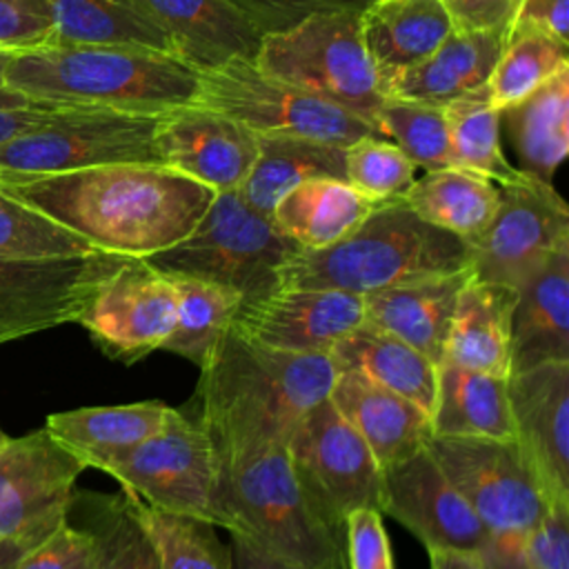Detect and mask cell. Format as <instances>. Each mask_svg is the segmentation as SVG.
<instances>
[{
  "label": "cell",
  "mask_w": 569,
  "mask_h": 569,
  "mask_svg": "<svg viewBox=\"0 0 569 569\" xmlns=\"http://www.w3.org/2000/svg\"><path fill=\"white\" fill-rule=\"evenodd\" d=\"M0 189L82 236L98 251L127 258H149L180 242L216 196L160 162L2 178Z\"/></svg>",
  "instance_id": "obj_1"
},
{
  "label": "cell",
  "mask_w": 569,
  "mask_h": 569,
  "mask_svg": "<svg viewBox=\"0 0 569 569\" xmlns=\"http://www.w3.org/2000/svg\"><path fill=\"white\" fill-rule=\"evenodd\" d=\"M336 376L329 353L267 347L231 325L200 369L193 400L218 449L289 442Z\"/></svg>",
  "instance_id": "obj_2"
},
{
  "label": "cell",
  "mask_w": 569,
  "mask_h": 569,
  "mask_svg": "<svg viewBox=\"0 0 569 569\" xmlns=\"http://www.w3.org/2000/svg\"><path fill=\"white\" fill-rule=\"evenodd\" d=\"M4 87L33 102L158 116L196 98L198 71L173 56L109 44H56L11 53Z\"/></svg>",
  "instance_id": "obj_3"
},
{
  "label": "cell",
  "mask_w": 569,
  "mask_h": 569,
  "mask_svg": "<svg viewBox=\"0 0 569 569\" xmlns=\"http://www.w3.org/2000/svg\"><path fill=\"white\" fill-rule=\"evenodd\" d=\"M471 262L467 240L425 222L402 198H391L338 242L296 251L280 267L278 284L367 296L398 282L471 269Z\"/></svg>",
  "instance_id": "obj_4"
},
{
  "label": "cell",
  "mask_w": 569,
  "mask_h": 569,
  "mask_svg": "<svg viewBox=\"0 0 569 569\" xmlns=\"http://www.w3.org/2000/svg\"><path fill=\"white\" fill-rule=\"evenodd\" d=\"M218 456L229 536L298 567L322 569L345 560V531L327 525L302 491L289 442L218 449Z\"/></svg>",
  "instance_id": "obj_5"
},
{
  "label": "cell",
  "mask_w": 569,
  "mask_h": 569,
  "mask_svg": "<svg viewBox=\"0 0 569 569\" xmlns=\"http://www.w3.org/2000/svg\"><path fill=\"white\" fill-rule=\"evenodd\" d=\"M296 251L300 247L278 231L271 216L229 189L216 191L189 236L144 260L167 276L227 287L247 302L280 289L278 271Z\"/></svg>",
  "instance_id": "obj_6"
},
{
  "label": "cell",
  "mask_w": 569,
  "mask_h": 569,
  "mask_svg": "<svg viewBox=\"0 0 569 569\" xmlns=\"http://www.w3.org/2000/svg\"><path fill=\"white\" fill-rule=\"evenodd\" d=\"M253 62L378 131V111L387 96L362 42L360 11L313 16L289 31L264 36Z\"/></svg>",
  "instance_id": "obj_7"
},
{
  "label": "cell",
  "mask_w": 569,
  "mask_h": 569,
  "mask_svg": "<svg viewBox=\"0 0 569 569\" xmlns=\"http://www.w3.org/2000/svg\"><path fill=\"white\" fill-rule=\"evenodd\" d=\"M102 471L149 507L196 516L224 529L220 456L196 400L173 407L162 429Z\"/></svg>",
  "instance_id": "obj_8"
},
{
  "label": "cell",
  "mask_w": 569,
  "mask_h": 569,
  "mask_svg": "<svg viewBox=\"0 0 569 569\" xmlns=\"http://www.w3.org/2000/svg\"><path fill=\"white\" fill-rule=\"evenodd\" d=\"M158 116L53 104L36 127L0 147V180L113 162H158L153 151Z\"/></svg>",
  "instance_id": "obj_9"
},
{
  "label": "cell",
  "mask_w": 569,
  "mask_h": 569,
  "mask_svg": "<svg viewBox=\"0 0 569 569\" xmlns=\"http://www.w3.org/2000/svg\"><path fill=\"white\" fill-rule=\"evenodd\" d=\"M193 104L220 111L253 133L300 136L338 147L369 133L380 136L349 111L262 71L247 58L198 71Z\"/></svg>",
  "instance_id": "obj_10"
},
{
  "label": "cell",
  "mask_w": 569,
  "mask_h": 569,
  "mask_svg": "<svg viewBox=\"0 0 569 569\" xmlns=\"http://www.w3.org/2000/svg\"><path fill=\"white\" fill-rule=\"evenodd\" d=\"M427 451L493 538H520L549 509L513 438L431 436Z\"/></svg>",
  "instance_id": "obj_11"
},
{
  "label": "cell",
  "mask_w": 569,
  "mask_h": 569,
  "mask_svg": "<svg viewBox=\"0 0 569 569\" xmlns=\"http://www.w3.org/2000/svg\"><path fill=\"white\" fill-rule=\"evenodd\" d=\"M289 456L302 491L333 529L345 531V518L356 509L382 513V469L329 398L300 418Z\"/></svg>",
  "instance_id": "obj_12"
},
{
  "label": "cell",
  "mask_w": 569,
  "mask_h": 569,
  "mask_svg": "<svg viewBox=\"0 0 569 569\" xmlns=\"http://www.w3.org/2000/svg\"><path fill=\"white\" fill-rule=\"evenodd\" d=\"M471 273L518 289L558 249L569 247V209L551 182L518 169L498 182V209L469 242Z\"/></svg>",
  "instance_id": "obj_13"
},
{
  "label": "cell",
  "mask_w": 569,
  "mask_h": 569,
  "mask_svg": "<svg viewBox=\"0 0 569 569\" xmlns=\"http://www.w3.org/2000/svg\"><path fill=\"white\" fill-rule=\"evenodd\" d=\"M84 465L44 427L0 445V540L29 547L56 531L71 511Z\"/></svg>",
  "instance_id": "obj_14"
},
{
  "label": "cell",
  "mask_w": 569,
  "mask_h": 569,
  "mask_svg": "<svg viewBox=\"0 0 569 569\" xmlns=\"http://www.w3.org/2000/svg\"><path fill=\"white\" fill-rule=\"evenodd\" d=\"M124 260L107 251L42 260L0 256V345L76 322Z\"/></svg>",
  "instance_id": "obj_15"
},
{
  "label": "cell",
  "mask_w": 569,
  "mask_h": 569,
  "mask_svg": "<svg viewBox=\"0 0 569 569\" xmlns=\"http://www.w3.org/2000/svg\"><path fill=\"white\" fill-rule=\"evenodd\" d=\"M176 289L144 258H127L76 320L111 360L136 365L162 349L176 322Z\"/></svg>",
  "instance_id": "obj_16"
},
{
  "label": "cell",
  "mask_w": 569,
  "mask_h": 569,
  "mask_svg": "<svg viewBox=\"0 0 569 569\" xmlns=\"http://www.w3.org/2000/svg\"><path fill=\"white\" fill-rule=\"evenodd\" d=\"M382 513L411 531L425 549L482 553L493 536L425 449L382 471Z\"/></svg>",
  "instance_id": "obj_17"
},
{
  "label": "cell",
  "mask_w": 569,
  "mask_h": 569,
  "mask_svg": "<svg viewBox=\"0 0 569 569\" xmlns=\"http://www.w3.org/2000/svg\"><path fill=\"white\" fill-rule=\"evenodd\" d=\"M518 449L549 505H569V362H545L507 376Z\"/></svg>",
  "instance_id": "obj_18"
},
{
  "label": "cell",
  "mask_w": 569,
  "mask_h": 569,
  "mask_svg": "<svg viewBox=\"0 0 569 569\" xmlns=\"http://www.w3.org/2000/svg\"><path fill=\"white\" fill-rule=\"evenodd\" d=\"M153 151L160 164L213 191H229L253 167L258 142L233 118L189 102L158 116Z\"/></svg>",
  "instance_id": "obj_19"
},
{
  "label": "cell",
  "mask_w": 569,
  "mask_h": 569,
  "mask_svg": "<svg viewBox=\"0 0 569 569\" xmlns=\"http://www.w3.org/2000/svg\"><path fill=\"white\" fill-rule=\"evenodd\" d=\"M365 322L362 296L338 289L280 287L240 302L233 327L247 338L298 353H329Z\"/></svg>",
  "instance_id": "obj_20"
},
{
  "label": "cell",
  "mask_w": 569,
  "mask_h": 569,
  "mask_svg": "<svg viewBox=\"0 0 569 569\" xmlns=\"http://www.w3.org/2000/svg\"><path fill=\"white\" fill-rule=\"evenodd\" d=\"M167 38L171 56L196 71L233 58L256 60L262 36L229 0H136Z\"/></svg>",
  "instance_id": "obj_21"
},
{
  "label": "cell",
  "mask_w": 569,
  "mask_h": 569,
  "mask_svg": "<svg viewBox=\"0 0 569 569\" xmlns=\"http://www.w3.org/2000/svg\"><path fill=\"white\" fill-rule=\"evenodd\" d=\"M329 400L360 433L382 471L425 449L433 436L425 409L358 371H338Z\"/></svg>",
  "instance_id": "obj_22"
},
{
  "label": "cell",
  "mask_w": 569,
  "mask_h": 569,
  "mask_svg": "<svg viewBox=\"0 0 569 569\" xmlns=\"http://www.w3.org/2000/svg\"><path fill=\"white\" fill-rule=\"evenodd\" d=\"M469 276L471 269H462L371 291L362 296L365 322L405 340L440 365L456 300Z\"/></svg>",
  "instance_id": "obj_23"
},
{
  "label": "cell",
  "mask_w": 569,
  "mask_h": 569,
  "mask_svg": "<svg viewBox=\"0 0 569 569\" xmlns=\"http://www.w3.org/2000/svg\"><path fill=\"white\" fill-rule=\"evenodd\" d=\"M545 362H569V247L516 289L509 373Z\"/></svg>",
  "instance_id": "obj_24"
},
{
  "label": "cell",
  "mask_w": 569,
  "mask_h": 569,
  "mask_svg": "<svg viewBox=\"0 0 569 569\" xmlns=\"http://www.w3.org/2000/svg\"><path fill=\"white\" fill-rule=\"evenodd\" d=\"M453 31L440 0H373L360 11V33L378 82L387 87L431 56Z\"/></svg>",
  "instance_id": "obj_25"
},
{
  "label": "cell",
  "mask_w": 569,
  "mask_h": 569,
  "mask_svg": "<svg viewBox=\"0 0 569 569\" xmlns=\"http://www.w3.org/2000/svg\"><path fill=\"white\" fill-rule=\"evenodd\" d=\"M513 305V287L480 280L471 273L456 300L442 362L507 378Z\"/></svg>",
  "instance_id": "obj_26"
},
{
  "label": "cell",
  "mask_w": 569,
  "mask_h": 569,
  "mask_svg": "<svg viewBox=\"0 0 569 569\" xmlns=\"http://www.w3.org/2000/svg\"><path fill=\"white\" fill-rule=\"evenodd\" d=\"M160 400L113 407H80L47 416L44 429L73 453L84 469L102 471L109 462L153 436L171 416Z\"/></svg>",
  "instance_id": "obj_27"
},
{
  "label": "cell",
  "mask_w": 569,
  "mask_h": 569,
  "mask_svg": "<svg viewBox=\"0 0 569 569\" xmlns=\"http://www.w3.org/2000/svg\"><path fill=\"white\" fill-rule=\"evenodd\" d=\"M507 38L493 31H451L445 42L416 67L400 73L387 96L447 104L487 84Z\"/></svg>",
  "instance_id": "obj_28"
},
{
  "label": "cell",
  "mask_w": 569,
  "mask_h": 569,
  "mask_svg": "<svg viewBox=\"0 0 569 569\" xmlns=\"http://www.w3.org/2000/svg\"><path fill=\"white\" fill-rule=\"evenodd\" d=\"M520 171L551 182L569 151V67L500 111Z\"/></svg>",
  "instance_id": "obj_29"
},
{
  "label": "cell",
  "mask_w": 569,
  "mask_h": 569,
  "mask_svg": "<svg viewBox=\"0 0 569 569\" xmlns=\"http://www.w3.org/2000/svg\"><path fill=\"white\" fill-rule=\"evenodd\" d=\"M336 371H358L431 416L438 365L405 340L362 322L329 351Z\"/></svg>",
  "instance_id": "obj_30"
},
{
  "label": "cell",
  "mask_w": 569,
  "mask_h": 569,
  "mask_svg": "<svg viewBox=\"0 0 569 569\" xmlns=\"http://www.w3.org/2000/svg\"><path fill=\"white\" fill-rule=\"evenodd\" d=\"M376 204L347 180L311 178L276 202L271 220L300 249H325L353 231Z\"/></svg>",
  "instance_id": "obj_31"
},
{
  "label": "cell",
  "mask_w": 569,
  "mask_h": 569,
  "mask_svg": "<svg viewBox=\"0 0 569 569\" xmlns=\"http://www.w3.org/2000/svg\"><path fill=\"white\" fill-rule=\"evenodd\" d=\"M258 153L240 196L258 211L271 216L276 202L296 184L311 178L345 180V147L300 138L256 133Z\"/></svg>",
  "instance_id": "obj_32"
},
{
  "label": "cell",
  "mask_w": 569,
  "mask_h": 569,
  "mask_svg": "<svg viewBox=\"0 0 569 569\" xmlns=\"http://www.w3.org/2000/svg\"><path fill=\"white\" fill-rule=\"evenodd\" d=\"M431 431L433 436L513 438L507 378L440 362Z\"/></svg>",
  "instance_id": "obj_33"
},
{
  "label": "cell",
  "mask_w": 569,
  "mask_h": 569,
  "mask_svg": "<svg viewBox=\"0 0 569 569\" xmlns=\"http://www.w3.org/2000/svg\"><path fill=\"white\" fill-rule=\"evenodd\" d=\"M402 200L425 222L471 242L498 209V182L465 167H442L416 178Z\"/></svg>",
  "instance_id": "obj_34"
},
{
  "label": "cell",
  "mask_w": 569,
  "mask_h": 569,
  "mask_svg": "<svg viewBox=\"0 0 569 569\" xmlns=\"http://www.w3.org/2000/svg\"><path fill=\"white\" fill-rule=\"evenodd\" d=\"M56 44L138 47L171 56L167 38L136 0H56Z\"/></svg>",
  "instance_id": "obj_35"
},
{
  "label": "cell",
  "mask_w": 569,
  "mask_h": 569,
  "mask_svg": "<svg viewBox=\"0 0 569 569\" xmlns=\"http://www.w3.org/2000/svg\"><path fill=\"white\" fill-rule=\"evenodd\" d=\"M176 289V322L160 351L204 367L222 333L231 327L240 296L227 287L187 276H169Z\"/></svg>",
  "instance_id": "obj_36"
},
{
  "label": "cell",
  "mask_w": 569,
  "mask_h": 569,
  "mask_svg": "<svg viewBox=\"0 0 569 569\" xmlns=\"http://www.w3.org/2000/svg\"><path fill=\"white\" fill-rule=\"evenodd\" d=\"M451 164L489 176L496 182L511 180L518 169L505 158L500 140V111L491 104L487 84L476 87L442 104Z\"/></svg>",
  "instance_id": "obj_37"
},
{
  "label": "cell",
  "mask_w": 569,
  "mask_h": 569,
  "mask_svg": "<svg viewBox=\"0 0 569 569\" xmlns=\"http://www.w3.org/2000/svg\"><path fill=\"white\" fill-rule=\"evenodd\" d=\"M567 51L569 44L549 33L527 24H513L487 80L491 104L502 111L533 93L560 69L569 67Z\"/></svg>",
  "instance_id": "obj_38"
},
{
  "label": "cell",
  "mask_w": 569,
  "mask_h": 569,
  "mask_svg": "<svg viewBox=\"0 0 569 569\" xmlns=\"http://www.w3.org/2000/svg\"><path fill=\"white\" fill-rule=\"evenodd\" d=\"M129 502L162 569H231V549L220 540L213 522L162 511L133 496Z\"/></svg>",
  "instance_id": "obj_39"
},
{
  "label": "cell",
  "mask_w": 569,
  "mask_h": 569,
  "mask_svg": "<svg viewBox=\"0 0 569 569\" xmlns=\"http://www.w3.org/2000/svg\"><path fill=\"white\" fill-rule=\"evenodd\" d=\"M73 502L82 507V529L93 540V569H162L124 491L76 493Z\"/></svg>",
  "instance_id": "obj_40"
},
{
  "label": "cell",
  "mask_w": 569,
  "mask_h": 569,
  "mask_svg": "<svg viewBox=\"0 0 569 569\" xmlns=\"http://www.w3.org/2000/svg\"><path fill=\"white\" fill-rule=\"evenodd\" d=\"M378 131L425 171L453 167L447 120L440 104L387 96L378 111Z\"/></svg>",
  "instance_id": "obj_41"
},
{
  "label": "cell",
  "mask_w": 569,
  "mask_h": 569,
  "mask_svg": "<svg viewBox=\"0 0 569 569\" xmlns=\"http://www.w3.org/2000/svg\"><path fill=\"white\" fill-rule=\"evenodd\" d=\"M98 251L82 236L0 189V256L18 260L69 258Z\"/></svg>",
  "instance_id": "obj_42"
},
{
  "label": "cell",
  "mask_w": 569,
  "mask_h": 569,
  "mask_svg": "<svg viewBox=\"0 0 569 569\" xmlns=\"http://www.w3.org/2000/svg\"><path fill=\"white\" fill-rule=\"evenodd\" d=\"M345 180L371 202L402 198L416 180V164L391 140L369 133L345 147Z\"/></svg>",
  "instance_id": "obj_43"
},
{
  "label": "cell",
  "mask_w": 569,
  "mask_h": 569,
  "mask_svg": "<svg viewBox=\"0 0 569 569\" xmlns=\"http://www.w3.org/2000/svg\"><path fill=\"white\" fill-rule=\"evenodd\" d=\"M56 44V0H0V51Z\"/></svg>",
  "instance_id": "obj_44"
},
{
  "label": "cell",
  "mask_w": 569,
  "mask_h": 569,
  "mask_svg": "<svg viewBox=\"0 0 569 569\" xmlns=\"http://www.w3.org/2000/svg\"><path fill=\"white\" fill-rule=\"evenodd\" d=\"M264 36L289 31L305 20L336 11H365L373 0H229Z\"/></svg>",
  "instance_id": "obj_45"
},
{
  "label": "cell",
  "mask_w": 569,
  "mask_h": 569,
  "mask_svg": "<svg viewBox=\"0 0 569 569\" xmlns=\"http://www.w3.org/2000/svg\"><path fill=\"white\" fill-rule=\"evenodd\" d=\"M513 542L533 569H569V505H549L547 513Z\"/></svg>",
  "instance_id": "obj_46"
},
{
  "label": "cell",
  "mask_w": 569,
  "mask_h": 569,
  "mask_svg": "<svg viewBox=\"0 0 569 569\" xmlns=\"http://www.w3.org/2000/svg\"><path fill=\"white\" fill-rule=\"evenodd\" d=\"M345 562L347 569H396L380 511L356 509L347 513Z\"/></svg>",
  "instance_id": "obj_47"
},
{
  "label": "cell",
  "mask_w": 569,
  "mask_h": 569,
  "mask_svg": "<svg viewBox=\"0 0 569 569\" xmlns=\"http://www.w3.org/2000/svg\"><path fill=\"white\" fill-rule=\"evenodd\" d=\"M13 569H93V540L87 529L64 520L44 540L24 551Z\"/></svg>",
  "instance_id": "obj_48"
},
{
  "label": "cell",
  "mask_w": 569,
  "mask_h": 569,
  "mask_svg": "<svg viewBox=\"0 0 569 569\" xmlns=\"http://www.w3.org/2000/svg\"><path fill=\"white\" fill-rule=\"evenodd\" d=\"M456 31H493L509 38L525 0H440Z\"/></svg>",
  "instance_id": "obj_49"
},
{
  "label": "cell",
  "mask_w": 569,
  "mask_h": 569,
  "mask_svg": "<svg viewBox=\"0 0 569 569\" xmlns=\"http://www.w3.org/2000/svg\"><path fill=\"white\" fill-rule=\"evenodd\" d=\"M569 0H525L516 24H527L549 33L551 38L567 42L569 36Z\"/></svg>",
  "instance_id": "obj_50"
},
{
  "label": "cell",
  "mask_w": 569,
  "mask_h": 569,
  "mask_svg": "<svg viewBox=\"0 0 569 569\" xmlns=\"http://www.w3.org/2000/svg\"><path fill=\"white\" fill-rule=\"evenodd\" d=\"M229 549H231V569H309V567H298V565L278 560L273 556H267L260 549L251 547L249 542H244L242 538H236V536H231ZM322 569H347V562L342 560V562H336V565H329Z\"/></svg>",
  "instance_id": "obj_51"
},
{
  "label": "cell",
  "mask_w": 569,
  "mask_h": 569,
  "mask_svg": "<svg viewBox=\"0 0 569 569\" xmlns=\"http://www.w3.org/2000/svg\"><path fill=\"white\" fill-rule=\"evenodd\" d=\"M51 109L53 102H31L18 109H0V147L36 127Z\"/></svg>",
  "instance_id": "obj_52"
},
{
  "label": "cell",
  "mask_w": 569,
  "mask_h": 569,
  "mask_svg": "<svg viewBox=\"0 0 569 569\" xmlns=\"http://www.w3.org/2000/svg\"><path fill=\"white\" fill-rule=\"evenodd\" d=\"M431 569H489L482 553L460 549H429Z\"/></svg>",
  "instance_id": "obj_53"
},
{
  "label": "cell",
  "mask_w": 569,
  "mask_h": 569,
  "mask_svg": "<svg viewBox=\"0 0 569 569\" xmlns=\"http://www.w3.org/2000/svg\"><path fill=\"white\" fill-rule=\"evenodd\" d=\"M489 569H533L516 549L513 538H493L482 551Z\"/></svg>",
  "instance_id": "obj_54"
},
{
  "label": "cell",
  "mask_w": 569,
  "mask_h": 569,
  "mask_svg": "<svg viewBox=\"0 0 569 569\" xmlns=\"http://www.w3.org/2000/svg\"><path fill=\"white\" fill-rule=\"evenodd\" d=\"M27 549H31V547L24 542L0 540V569H13Z\"/></svg>",
  "instance_id": "obj_55"
},
{
  "label": "cell",
  "mask_w": 569,
  "mask_h": 569,
  "mask_svg": "<svg viewBox=\"0 0 569 569\" xmlns=\"http://www.w3.org/2000/svg\"><path fill=\"white\" fill-rule=\"evenodd\" d=\"M31 102H33V100H29L27 96H22V93H18V91L4 87L2 80H0V109H18V107H27V104H31Z\"/></svg>",
  "instance_id": "obj_56"
},
{
  "label": "cell",
  "mask_w": 569,
  "mask_h": 569,
  "mask_svg": "<svg viewBox=\"0 0 569 569\" xmlns=\"http://www.w3.org/2000/svg\"><path fill=\"white\" fill-rule=\"evenodd\" d=\"M11 53H7V51H0V73H2V67H4V62H7V58H9Z\"/></svg>",
  "instance_id": "obj_57"
},
{
  "label": "cell",
  "mask_w": 569,
  "mask_h": 569,
  "mask_svg": "<svg viewBox=\"0 0 569 569\" xmlns=\"http://www.w3.org/2000/svg\"><path fill=\"white\" fill-rule=\"evenodd\" d=\"M7 438H9V436H7V433H4V431H2V429H0V445H2V442H4V440H7Z\"/></svg>",
  "instance_id": "obj_58"
}]
</instances>
